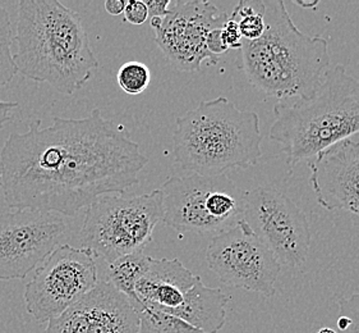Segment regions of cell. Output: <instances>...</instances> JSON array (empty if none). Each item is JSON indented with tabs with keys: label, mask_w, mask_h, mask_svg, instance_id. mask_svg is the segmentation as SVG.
I'll return each mask as SVG.
<instances>
[{
	"label": "cell",
	"mask_w": 359,
	"mask_h": 333,
	"mask_svg": "<svg viewBox=\"0 0 359 333\" xmlns=\"http://www.w3.org/2000/svg\"><path fill=\"white\" fill-rule=\"evenodd\" d=\"M196 275L174 259H155L150 256L142 277L136 283V295L141 304L169 313L183 304L184 296L197 282Z\"/></svg>",
	"instance_id": "15"
},
{
	"label": "cell",
	"mask_w": 359,
	"mask_h": 333,
	"mask_svg": "<svg viewBox=\"0 0 359 333\" xmlns=\"http://www.w3.org/2000/svg\"><path fill=\"white\" fill-rule=\"evenodd\" d=\"M206 46H208V51L216 58H219L220 54L229 51L226 45L224 44L223 37H222V29L214 30L208 34Z\"/></svg>",
	"instance_id": "25"
},
{
	"label": "cell",
	"mask_w": 359,
	"mask_h": 333,
	"mask_svg": "<svg viewBox=\"0 0 359 333\" xmlns=\"http://www.w3.org/2000/svg\"><path fill=\"white\" fill-rule=\"evenodd\" d=\"M317 333H338L334 328H330V327H323V328H321L320 331Z\"/></svg>",
	"instance_id": "29"
},
{
	"label": "cell",
	"mask_w": 359,
	"mask_h": 333,
	"mask_svg": "<svg viewBox=\"0 0 359 333\" xmlns=\"http://www.w3.org/2000/svg\"><path fill=\"white\" fill-rule=\"evenodd\" d=\"M266 30L255 41H243L245 77L261 93L285 99H309L330 65L329 41L295 26L284 1H265Z\"/></svg>",
	"instance_id": "3"
},
{
	"label": "cell",
	"mask_w": 359,
	"mask_h": 333,
	"mask_svg": "<svg viewBox=\"0 0 359 333\" xmlns=\"http://www.w3.org/2000/svg\"><path fill=\"white\" fill-rule=\"evenodd\" d=\"M228 18L229 15L211 1H177L155 29V41L177 70L197 72L205 60L217 62L206 41L208 34L223 29Z\"/></svg>",
	"instance_id": "12"
},
{
	"label": "cell",
	"mask_w": 359,
	"mask_h": 333,
	"mask_svg": "<svg viewBox=\"0 0 359 333\" xmlns=\"http://www.w3.org/2000/svg\"><path fill=\"white\" fill-rule=\"evenodd\" d=\"M222 37L228 49H242L243 45V37L241 35V31L238 27V23L234 18L229 15L228 21L224 23L222 29Z\"/></svg>",
	"instance_id": "24"
},
{
	"label": "cell",
	"mask_w": 359,
	"mask_h": 333,
	"mask_svg": "<svg viewBox=\"0 0 359 333\" xmlns=\"http://www.w3.org/2000/svg\"><path fill=\"white\" fill-rule=\"evenodd\" d=\"M270 138L281 146L287 164L309 159L343 140L359 135V81L337 65L323 74L313 96L273 108Z\"/></svg>",
	"instance_id": "5"
},
{
	"label": "cell",
	"mask_w": 359,
	"mask_h": 333,
	"mask_svg": "<svg viewBox=\"0 0 359 333\" xmlns=\"http://www.w3.org/2000/svg\"><path fill=\"white\" fill-rule=\"evenodd\" d=\"M228 301L229 297L223 291L208 287L200 277L186 294L183 304L169 314L203 333H217L226 323Z\"/></svg>",
	"instance_id": "16"
},
{
	"label": "cell",
	"mask_w": 359,
	"mask_h": 333,
	"mask_svg": "<svg viewBox=\"0 0 359 333\" xmlns=\"http://www.w3.org/2000/svg\"><path fill=\"white\" fill-rule=\"evenodd\" d=\"M127 6L126 0H107L105 1V11L110 15H121L124 13Z\"/></svg>",
	"instance_id": "28"
},
{
	"label": "cell",
	"mask_w": 359,
	"mask_h": 333,
	"mask_svg": "<svg viewBox=\"0 0 359 333\" xmlns=\"http://www.w3.org/2000/svg\"><path fill=\"white\" fill-rule=\"evenodd\" d=\"M144 3L149 8V15L151 18L154 17L164 18L169 13L168 7L170 6V0H147Z\"/></svg>",
	"instance_id": "26"
},
{
	"label": "cell",
	"mask_w": 359,
	"mask_h": 333,
	"mask_svg": "<svg viewBox=\"0 0 359 333\" xmlns=\"http://www.w3.org/2000/svg\"><path fill=\"white\" fill-rule=\"evenodd\" d=\"M0 188H1V168H0Z\"/></svg>",
	"instance_id": "30"
},
{
	"label": "cell",
	"mask_w": 359,
	"mask_h": 333,
	"mask_svg": "<svg viewBox=\"0 0 359 333\" xmlns=\"http://www.w3.org/2000/svg\"><path fill=\"white\" fill-rule=\"evenodd\" d=\"M13 30L7 9L0 6V87L6 86L18 73L13 59Z\"/></svg>",
	"instance_id": "20"
},
{
	"label": "cell",
	"mask_w": 359,
	"mask_h": 333,
	"mask_svg": "<svg viewBox=\"0 0 359 333\" xmlns=\"http://www.w3.org/2000/svg\"><path fill=\"white\" fill-rule=\"evenodd\" d=\"M309 185L323 209L359 216V143L346 138L309 162Z\"/></svg>",
	"instance_id": "14"
},
{
	"label": "cell",
	"mask_w": 359,
	"mask_h": 333,
	"mask_svg": "<svg viewBox=\"0 0 359 333\" xmlns=\"http://www.w3.org/2000/svg\"><path fill=\"white\" fill-rule=\"evenodd\" d=\"M15 31L18 73L62 94H74L99 67L85 22L62 1L21 0Z\"/></svg>",
	"instance_id": "2"
},
{
	"label": "cell",
	"mask_w": 359,
	"mask_h": 333,
	"mask_svg": "<svg viewBox=\"0 0 359 333\" xmlns=\"http://www.w3.org/2000/svg\"><path fill=\"white\" fill-rule=\"evenodd\" d=\"M338 304L340 315L351 319V326L341 333H359V291L352 296L340 299Z\"/></svg>",
	"instance_id": "22"
},
{
	"label": "cell",
	"mask_w": 359,
	"mask_h": 333,
	"mask_svg": "<svg viewBox=\"0 0 359 333\" xmlns=\"http://www.w3.org/2000/svg\"><path fill=\"white\" fill-rule=\"evenodd\" d=\"M116 81L126 94H142L150 86L151 71L142 62H127L116 73Z\"/></svg>",
	"instance_id": "21"
},
{
	"label": "cell",
	"mask_w": 359,
	"mask_h": 333,
	"mask_svg": "<svg viewBox=\"0 0 359 333\" xmlns=\"http://www.w3.org/2000/svg\"><path fill=\"white\" fill-rule=\"evenodd\" d=\"M163 218L161 190L142 195L100 196L87 209L79 232V247L90 250L107 264L144 253Z\"/></svg>",
	"instance_id": "6"
},
{
	"label": "cell",
	"mask_w": 359,
	"mask_h": 333,
	"mask_svg": "<svg viewBox=\"0 0 359 333\" xmlns=\"http://www.w3.org/2000/svg\"><path fill=\"white\" fill-rule=\"evenodd\" d=\"M140 333H203L170 314L144 306L138 312Z\"/></svg>",
	"instance_id": "19"
},
{
	"label": "cell",
	"mask_w": 359,
	"mask_h": 333,
	"mask_svg": "<svg viewBox=\"0 0 359 333\" xmlns=\"http://www.w3.org/2000/svg\"><path fill=\"white\" fill-rule=\"evenodd\" d=\"M206 261L208 268L226 286L267 297L276 294L275 283L281 273L280 261L245 219L211 239Z\"/></svg>",
	"instance_id": "9"
},
{
	"label": "cell",
	"mask_w": 359,
	"mask_h": 333,
	"mask_svg": "<svg viewBox=\"0 0 359 333\" xmlns=\"http://www.w3.org/2000/svg\"><path fill=\"white\" fill-rule=\"evenodd\" d=\"M71 239V225L57 213L15 210L0 214V280L25 278Z\"/></svg>",
	"instance_id": "10"
},
{
	"label": "cell",
	"mask_w": 359,
	"mask_h": 333,
	"mask_svg": "<svg viewBox=\"0 0 359 333\" xmlns=\"http://www.w3.org/2000/svg\"><path fill=\"white\" fill-rule=\"evenodd\" d=\"M163 222L180 233L217 236L243 221L248 192L226 174L172 176L161 186Z\"/></svg>",
	"instance_id": "7"
},
{
	"label": "cell",
	"mask_w": 359,
	"mask_h": 333,
	"mask_svg": "<svg viewBox=\"0 0 359 333\" xmlns=\"http://www.w3.org/2000/svg\"><path fill=\"white\" fill-rule=\"evenodd\" d=\"M18 108L17 102H3L0 100V129L12 119L15 109Z\"/></svg>",
	"instance_id": "27"
},
{
	"label": "cell",
	"mask_w": 359,
	"mask_h": 333,
	"mask_svg": "<svg viewBox=\"0 0 359 333\" xmlns=\"http://www.w3.org/2000/svg\"><path fill=\"white\" fill-rule=\"evenodd\" d=\"M175 124L174 159L191 174L220 176L256 166L262 157L259 115L225 96L200 103Z\"/></svg>",
	"instance_id": "4"
},
{
	"label": "cell",
	"mask_w": 359,
	"mask_h": 333,
	"mask_svg": "<svg viewBox=\"0 0 359 333\" xmlns=\"http://www.w3.org/2000/svg\"><path fill=\"white\" fill-rule=\"evenodd\" d=\"M96 256L83 247H57L25 290L26 311L40 323L57 318L99 283Z\"/></svg>",
	"instance_id": "8"
},
{
	"label": "cell",
	"mask_w": 359,
	"mask_h": 333,
	"mask_svg": "<svg viewBox=\"0 0 359 333\" xmlns=\"http://www.w3.org/2000/svg\"><path fill=\"white\" fill-rule=\"evenodd\" d=\"M230 17L237 21L245 41H255L265 32V1L262 0L238 1Z\"/></svg>",
	"instance_id": "18"
},
{
	"label": "cell",
	"mask_w": 359,
	"mask_h": 333,
	"mask_svg": "<svg viewBox=\"0 0 359 333\" xmlns=\"http://www.w3.org/2000/svg\"><path fill=\"white\" fill-rule=\"evenodd\" d=\"M245 221L280 264L292 268L304 264L312 240L309 219L287 195L262 186L250 191Z\"/></svg>",
	"instance_id": "11"
},
{
	"label": "cell",
	"mask_w": 359,
	"mask_h": 333,
	"mask_svg": "<svg viewBox=\"0 0 359 333\" xmlns=\"http://www.w3.org/2000/svg\"><path fill=\"white\" fill-rule=\"evenodd\" d=\"M149 258L144 253L132 254L108 264L107 281L130 300L136 312L144 308L136 295V283L144 275Z\"/></svg>",
	"instance_id": "17"
},
{
	"label": "cell",
	"mask_w": 359,
	"mask_h": 333,
	"mask_svg": "<svg viewBox=\"0 0 359 333\" xmlns=\"http://www.w3.org/2000/svg\"><path fill=\"white\" fill-rule=\"evenodd\" d=\"M40 121L11 133L0 152L1 190L11 209L74 216L100 196L123 194L149 163L141 145L100 109L90 116Z\"/></svg>",
	"instance_id": "1"
},
{
	"label": "cell",
	"mask_w": 359,
	"mask_h": 333,
	"mask_svg": "<svg viewBox=\"0 0 359 333\" xmlns=\"http://www.w3.org/2000/svg\"><path fill=\"white\" fill-rule=\"evenodd\" d=\"M45 333H140L136 309L107 280L57 318L48 322Z\"/></svg>",
	"instance_id": "13"
},
{
	"label": "cell",
	"mask_w": 359,
	"mask_h": 333,
	"mask_svg": "<svg viewBox=\"0 0 359 333\" xmlns=\"http://www.w3.org/2000/svg\"><path fill=\"white\" fill-rule=\"evenodd\" d=\"M124 21L130 25H144L149 20V8L142 0H130L127 1L124 9Z\"/></svg>",
	"instance_id": "23"
}]
</instances>
